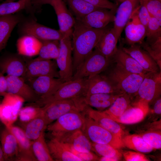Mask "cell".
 <instances>
[{
  "mask_svg": "<svg viewBox=\"0 0 161 161\" xmlns=\"http://www.w3.org/2000/svg\"><path fill=\"white\" fill-rule=\"evenodd\" d=\"M72 36L73 75L81 64L91 53L108 29L89 27L75 18Z\"/></svg>",
  "mask_w": 161,
  "mask_h": 161,
  "instance_id": "1",
  "label": "cell"
},
{
  "mask_svg": "<svg viewBox=\"0 0 161 161\" xmlns=\"http://www.w3.org/2000/svg\"><path fill=\"white\" fill-rule=\"evenodd\" d=\"M146 74L131 73L116 65L105 75L119 91L127 94L131 98L137 95L139 87Z\"/></svg>",
  "mask_w": 161,
  "mask_h": 161,
  "instance_id": "2",
  "label": "cell"
},
{
  "mask_svg": "<svg viewBox=\"0 0 161 161\" xmlns=\"http://www.w3.org/2000/svg\"><path fill=\"white\" fill-rule=\"evenodd\" d=\"M86 104L83 96L56 101L42 107V115L47 126L62 115L72 111L83 112Z\"/></svg>",
  "mask_w": 161,
  "mask_h": 161,
  "instance_id": "3",
  "label": "cell"
},
{
  "mask_svg": "<svg viewBox=\"0 0 161 161\" xmlns=\"http://www.w3.org/2000/svg\"><path fill=\"white\" fill-rule=\"evenodd\" d=\"M82 113L72 111L66 113L48 125L47 129L52 137L55 138L78 130L84 132L86 117Z\"/></svg>",
  "mask_w": 161,
  "mask_h": 161,
  "instance_id": "4",
  "label": "cell"
},
{
  "mask_svg": "<svg viewBox=\"0 0 161 161\" xmlns=\"http://www.w3.org/2000/svg\"><path fill=\"white\" fill-rule=\"evenodd\" d=\"M87 78L72 80L64 82L52 95L39 99L35 105L42 107L57 100L84 96Z\"/></svg>",
  "mask_w": 161,
  "mask_h": 161,
  "instance_id": "5",
  "label": "cell"
},
{
  "mask_svg": "<svg viewBox=\"0 0 161 161\" xmlns=\"http://www.w3.org/2000/svg\"><path fill=\"white\" fill-rule=\"evenodd\" d=\"M84 132L92 142L108 144L118 149L125 147L122 138L103 128L88 116L86 117Z\"/></svg>",
  "mask_w": 161,
  "mask_h": 161,
  "instance_id": "6",
  "label": "cell"
},
{
  "mask_svg": "<svg viewBox=\"0 0 161 161\" xmlns=\"http://www.w3.org/2000/svg\"><path fill=\"white\" fill-rule=\"evenodd\" d=\"M77 69L72 80L88 78L106 71L112 60L103 55L95 48Z\"/></svg>",
  "mask_w": 161,
  "mask_h": 161,
  "instance_id": "7",
  "label": "cell"
},
{
  "mask_svg": "<svg viewBox=\"0 0 161 161\" xmlns=\"http://www.w3.org/2000/svg\"><path fill=\"white\" fill-rule=\"evenodd\" d=\"M26 70L22 78L26 82L37 77L48 76L60 78L58 68L56 61L51 60L25 59Z\"/></svg>",
  "mask_w": 161,
  "mask_h": 161,
  "instance_id": "8",
  "label": "cell"
},
{
  "mask_svg": "<svg viewBox=\"0 0 161 161\" xmlns=\"http://www.w3.org/2000/svg\"><path fill=\"white\" fill-rule=\"evenodd\" d=\"M71 38L66 36L60 41V51L55 60L60 78L65 82L72 80L73 75Z\"/></svg>",
  "mask_w": 161,
  "mask_h": 161,
  "instance_id": "9",
  "label": "cell"
},
{
  "mask_svg": "<svg viewBox=\"0 0 161 161\" xmlns=\"http://www.w3.org/2000/svg\"><path fill=\"white\" fill-rule=\"evenodd\" d=\"M24 100L21 97L7 92L0 103V120L6 127L13 125L18 117Z\"/></svg>",
  "mask_w": 161,
  "mask_h": 161,
  "instance_id": "10",
  "label": "cell"
},
{
  "mask_svg": "<svg viewBox=\"0 0 161 161\" xmlns=\"http://www.w3.org/2000/svg\"><path fill=\"white\" fill-rule=\"evenodd\" d=\"M161 93V73L160 72H149L145 75L137 91L136 96L149 104L154 101Z\"/></svg>",
  "mask_w": 161,
  "mask_h": 161,
  "instance_id": "11",
  "label": "cell"
},
{
  "mask_svg": "<svg viewBox=\"0 0 161 161\" xmlns=\"http://www.w3.org/2000/svg\"><path fill=\"white\" fill-rule=\"evenodd\" d=\"M23 35L32 36L42 41H60L65 36L59 30L52 29L34 21L24 23L21 28Z\"/></svg>",
  "mask_w": 161,
  "mask_h": 161,
  "instance_id": "12",
  "label": "cell"
},
{
  "mask_svg": "<svg viewBox=\"0 0 161 161\" xmlns=\"http://www.w3.org/2000/svg\"><path fill=\"white\" fill-rule=\"evenodd\" d=\"M25 82L34 90L39 99H43L52 95L65 81L61 78L43 76Z\"/></svg>",
  "mask_w": 161,
  "mask_h": 161,
  "instance_id": "13",
  "label": "cell"
},
{
  "mask_svg": "<svg viewBox=\"0 0 161 161\" xmlns=\"http://www.w3.org/2000/svg\"><path fill=\"white\" fill-rule=\"evenodd\" d=\"M7 92L12 93L22 98L25 101L34 103L39 98L32 88L21 77L6 75Z\"/></svg>",
  "mask_w": 161,
  "mask_h": 161,
  "instance_id": "14",
  "label": "cell"
},
{
  "mask_svg": "<svg viewBox=\"0 0 161 161\" xmlns=\"http://www.w3.org/2000/svg\"><path fill=\"white\" fill-rule=\"evenodd\" d=\"M140 0H125L117 8L112 28L119 39L130 17L139 6Z\"/></svg>",
  "mask_w": 161,
  "mask_h": 161,
  "instance_id": "15",
  "label": "cell"
},
{
  "mask_svg": "<svg viewBox=\"0 0 161 161\" xmlns=\"http://www.w3.org/2000/svg\"><path fill=\"white\" fill-rule=\"evenodd\" d=\"M49 4L53 7L57 15L60 31L64 36L72 37L75 19L64 2L62 0H54Z\"/></svg>",
  "mask_w": 161,
  "mask_h": 161,
  "instance_id": "16",
  "label": "cell"
},
{
  "mask_svg": "<svg viewBox=\"0 0 161 161\" xmlns=\"http://www.w3.org/2000/svg\"><path fill=\"white\" fill-rule=\"evenodd\" d=\"M149 111V103L139 99L130 106L119 117L114 120L122 124H130L139 123L142 120Z\"/></svg>",
  "mask_w": 161,
  "mask_h": 161,
  "instance_id": "17",
  "label": "cell"
},
{
  "mask_svg": "<svg viewBox=\"0 0 161 161\" xmlns=\"http://www.w3.org/2000/svg\"><path fill=\"white\" fill-rule=\"evenodd\" d=\"M139 6L132 13L124 27L125 40L130 45L140 44L146 36V28L140 22L138 16Z\"/></svg>",
  "mask_w": 161,
  "mask_h": 161,
  "instance_id": "18",
  "label": "cell"
},
{
  "mask_svg": "<svg viewBox=\"0 0 161 161\" xmlns=\"http://www.w3.org/2000/svg\"><path fill=\"white\" fill-rule=\"evenodd\" d=\"M122 93L106 75L99 74L87 78L84 96L98 93Z\"/></svg>",
  "mask_w": 161,
  "mask_h": 161,
  "instance_id": "19",
  "label": "cell"
},
{
  "mask_svg": "<svg viewBox=\"0 0 161 161\" xmlns=\"http://www.w3.org/2000/svg\"><path fill=\"white\" fill-rule=\"evenodd\" d=\"M25 59L19 54H9L0 58V72L7 75L23 78L26 70Z\"/></svg>",
  "mask_w": 161,
  "mask_h": 161,
  "instance_id": "20",
  "label": "cell"
},
{
  "mask_svg": "<svg viewBox=\"0 0 161 161\" xmlns=\"http://www.w3.org/2000/svg\"><path fill=\"white\" fill-rule=\"evenodd\" d=\"M6 128L14 134L17 141L18 153L16 160L37 161L32 149V140L27 137L23 129L13 125Z\"/></svg>",
  "mask_w": 161,
  "mask_h": 161,
  "instance_id": "21",
  "label": "cell"
},
{
  "mask_svg": "<svg viewBox=\"0 0 161 161\" xmlns=\"http://www.w3.org/2000/svg\"><path fill=\"white\" fill-rule=\"evenodd\" d=\"M116 11L100 8L92 12L82 19L78 20L90 27L103 29L106 27L110 23L114 22Z\"/></svg>",
  "mask_w": 161,
  "mask_h": 161,
  "instance_id": "22",
  "label": "cell"
},
{
  "mask_svg": "<svg viewBox=\"0 0 161 161\" xmlns=\"http://www.w3.org/2000/svg\"><path fill=\"white\" fill-rule=\"evenodd\" d=\"M84 112L88 116L113 134L122 139L124 136L125 131L122 126L103 111L93 109L86 105Z\"/></svg>",
  "mask_w": 161,
  "mask_h": 161,
  "instance_id": "23",
  "label": "cell"
},
{
  "mask_svg": "<svg viewBox=\"0 0 161 161\" xmlns=\"http://www.w3.org/2000/svg\"><path fill=\"white\" fill-rule=\"evenodd\" d=\"M122 48L125 52L135 59L147 72H158L160 68L156 62L140 46L134 44L131 45L129 47Z\"/></svg>",
  "mask_w": 161,
  "mask_h": 161,
  "instance_id": "24",
  "label": "cell"
},
{
  "mask_svg": "<svg viewBox=\"0 0 161 161\" xmlns=\"http://www.w3.org/2000/svg\"><path fill=\"white\" fill-rule=\"evenodd\" d=\"M56 138L62 143L70 145L76 151L82 152L93 151L91 142L82 130H78Z\"/></svg>",
  "mask_w": 161,
  "mask_h": 161,
  "instance_id": "25",
  "label": "cell"
},
{
  "mask_svg": "<svg viewBox=\"0 0 161 161\" xmlns=\"http://www.w3.org/2000/svg\"><path fill=\"white\" fill-rule=\"evenodd\" d=\"M112 59L116 66L127 72L138 74H145L148 72L135 59L125 52L122 47L117 48Z\"/></svg>",
  "mask_w": 161,
  "mask_h": 161,
  "instance_id": "26",
  "label": "cell"
},
{
  "mask_svg": "<svg viewBox=\"0 0 161 161\" xmlns=\"http://www.w3.org/2000/svg\"><path fill=\"white\" fill-rule=\"evenodd\" d=\"M42 45L41 41L27 35H23L19 38L16 44L18 54L29 57L38 55Z\"/></svg>",
  "mask_w": 161,
  "mask_h": 161,
  "instance_id": "27",
  "label": "cell"
},
{
  "mask_svg": "<svg viewBox=\"0 0 161 161\" xmlns=\"http://www.w3.org/2000/svg\"><path fill=\"white\" fill-rule=\"evenodd\" d=\"M123 93L95 94L83 96V100L86 105L97 110L103 111L109 107Z\"/></svg>",
  "mask_w": 161,
  "mask_h": 161,
  "instance_id": "28",
  "label": "cell"
},
{
  "mask_svg": "<svg viewBox=\"0 0 161 161\" xmlns=\"http://www.w3.org/2000/svg\"><path fill=\"white\" fill-rule=\"evenodd\" d=\"M50 154L57 161H82L68 150L57 138L52 137L47 143Z\"/></svg>",
  "mask_w": 161,
  "mask_h": 161,
  "instance_id": "29",
  "label": "cell"
},
{
  "mask_svg": "<svg viewBox=\"0 0 161 161\" xmlns=\"http://www.w3.org/2000/svg\"><path fill=\"white\" fill-rule=\"evenodd\" d=\"M118 40L113 28L108 29L95 48L106 57L112 60L117 49Z\"/></svg>",
  "mask_w": 161,
  "mask_h": 161,
  "instance_id": "30",
  "label": "cell"
},
{
  "mask_svg": "<svg viewBox=\"0 0 161 161\" xmlns=\"http://www.w3.org/2000/svg\"><path fill=\"white\" fill-rule=\"evenodd\" d=\"M1 142L4 160H15L18 153V144L14 134L7 128L1 135Z\"/></svg>",
  "mask_w": 161,
  "mask_h": 161,
  "instance_id": "31",
  "label": "cell"
},
{
  "mask_svg": "<svg viewBox=\"0 0 161 161\" xmlns=\"http://www.w3.org/2000/svg\"><path fill=\"white\" fill-rule=\"evenodd\" d=\"M20 20L18 16L13 14L0 17V51L6 46L12 32Z\"/></svg>",
  "mask_w": 161,
  "mask_h": 161,
  "instance_id": "32",
  "label": "cell"
},
{
  "mask_svg": "<svg viewBox=\"0 0 161 161\" xmlns=\"http://www.w3.org/2000/svg\"><path fill=\"white\" fill-rule=\"evenodd\" d=\"M42 114L38 117L24 124L23 130L27 137L31 140L38 138L44 133L47 129V125Z\"/></svg>",
  "mask_w": 161,
  "mask_h": 161,
  "instance_id": "33",
  "label": "cell"
},
{
  "mask_svg": "<svg viewBox=\"0 0 161 161\" xmlns=\"http://www.w3.org/2000/svg\"><path fill=\"white\" fill-rule=\"evenodd\" d=\"M131 98L123 93L119 96L107 109L103 111L113 120L120 117L130 106Z\"/></svg>",
  "mask_w": 161,
  "mask_h": 161,
  "instance_id": "34",
  "label": "cell"
},
{
  "mask_svg": "<svg viewBox=\"0 0 161 161\" xmlns=\"http://www.w3.org/2000/svg\"><path fill=\"white\" fill-rule=\"evenodd\" d=\"M122 141L125 147L142 153H149L154 149L139 134H129L123 136Z\"/></svg>",
  "mask_w": 161,
  "mask_h": 161,
  "instance_id": "35",
  "label": "cell"
},
{
  "mask_svg": "<svg viewBox=\"0 0 161 161\" xmlns=\"http://www.w3.org/2000/svg\"><path fill=\"white\" fill-rule=\"evenodd\" d=\"M32 148L37 161H54L49 152L44 138V133L37 139L32 140Z\"/></svg>",
  "mask_w": 161,
  "mask_h": 161,
  "instance_id": "36",
  "label": "cell"
},
{
  "mask_svg": "<svg viewBox=\"0 0 161 161\" xmlns=\"http://www.w3.org/2000/svg\"><path fill=\"white\" fill-rule=\"evenodd\" d=\"M42 45L38 56V60H56L60 51V41L52 40L42 41Z\"/></svg>",
  "mask_w": 161,
  "mask_h": 161,
  "instance_id": "37",
  "label": "cell"
},
{
  "mask_svg": "<svg viewBox=\"0 0 161 161\" xmlns=\"http://www.w3.org/2000/svg\"><path fill=\"white\" fill-rule=\"evenodd\" d=\"M70 9L76 16L80 20L92 12L99 8L84 0H66Z\"/></svg>",
  "mask_w": 161,
  "mask_h": 161,
  "instance_id": "38",
  "label": "cell"
},
{
  "mask_svg": "<svg viewBox=\"0 0 161 161\" xmlns=\"http://www.w3.org/2000/svg\"><path fill=\"white\" fill-rule=\"evenodd\" d=\"M146 40L145 42L148 44L161 40V23L151 16L146 27Z\"/></svg>",
  "mask_w": 161,
  "mask_h": 161,
  "instance_id": "39",
  "label": "cell"
},
{
  "mask_svg": "<svg viewBox=\"0 0 161 161\" xmlns=\"http://www.w3.org/2000/svg\"><path fill=\"white\" fill-rule=\"evenodd\" d=\"M30 0L7 1L0 4V17L13 14L24 9Z\"/></svg>",
  "mask_w": 161,
  "mask_h": 161,
  "instance_id": "40",
  "label": "cell"
},
{
  "mask_svg": "<svg viewBox=\"0 0 161 161\" xmlns=\"http://www.w3.org/2000/svg\"><path fill=\"white\" fill-rule=\"evenodd\" d=\"M42 112V107L35 105L27 106L21 109L18 117L20 121L25 124L41 115Z\"/></svg>",
  "mask_w": 161,
  "mask_h": 161,
  "instance_id": "41",
  "label": "cell"
},
{
  "mask_svg": "<svg viewBox=\"0 0 161 161\" xmlns=\"http://www.w3.org/2000/svg\"><path fill=\"white\" fill-rule=\"evenodd\" d=\"M93 151L100 156L106 157H114L121 158L122 154L120 151L108 144L91 142Z\"/></svg>",
  "mask_w": 161,
  "mask_h": 161,
  "instance_id": "42",
  "label": "cell"
},
{
  "mask_svg": "<svg viewBox=\"0 0 161 161\" xmlns=\"http://www.w3.org/2000/svg\"><path fill=\"white\" fill-rule=\"evenodd\" d=\"M140 135L144 141L154 149H161L160 131H149Z\"/></svg>",
  "mask_w": 161,
  "mask_h": 161,
  "instance_id": "43",
  "label": "cell"
},
{
  "mask_svg": "<svg viewBox=\"0 0 161 161\" xmlns=\"http://www.w3.org/2000/svg\"><path fill=\"white\" fill-rule=\"evenodd\" d=\"M150 15L161 23V0H140Z\"/></svg>",
  "mask_w": 161,
  "mask_h": 161,
  "instance_id": "44",
  "label": "cell"
},
{
  "mask_svg": "<svg viewBox=\"0 0 161 161\" xmlns=\"http://www.w3.org/2000/svg\"><path fill=\"white\" fill-rule=\"evenodd\" d=\"M62 143L68 150L80 158L82 161H99L100 158L92 151L89 152L79 151L75 150L70 145L66 143Z\"/></svg>",
  "mask_w": 161,
  "mask_h": 161,
  "instance_id": "45",
  "label": "cell"
},
{
  "mask_svg": "<svg viewBox=\"0 0 161 161\" xmlns=\"http://www.w3.org/2000/svg\"><path fill=\"white\" fill-rule=\"evenodd\" d=\"M126 161H148L149 160L143 154L131 151H120Z\"/></svg>",
  "mask_w": 161,
  "mask_h": 161,
  "instance_id": "46",
  "label": "cell"
},
{
  "mask_svg": "<svg viewBox=\"0 0 161 161\" xmlns=\"http://www.w3.org/2000/svg\"><path fill=\"white\" fill-rule=\"evenodd\" d=\"M97 7L116 11L117 5L109 0H84Z\"/></svg>",
  "mask_w": 161,
  "mask_h": 161,
  "instance_id": "47",
  "label": "cell"
},
{
  "mask_svg": "<svg viewBox=\"0 0 161 161\" xmlns=\"http://www.w3.org/2000/svg\"><path fill=\"white\" fill-rule=\"evenodd\" d=\"M137 15L140 22L146 28L151 18V15L145 5L140 1L137 11Z\"/></svg>",
  "mask_w": 161,
  "mask_h": 161,
  "instance_id": "48",
  "label": "cell"
},
{
  "mask_svg": "<svg viewBox=\"0 0 161 161\" xmlns=\"http://www.w3.org/2000/svg\"><path fill=\"white\" fill-rule=\"evenodd\" d=\"M7 83L5 76L0 72V96H4L7 93Z\"/></svg>",
  "mask_w": 161,
  "mask_h": 161,
  "instance_id": "49",
  "label": "cell"
},
{
  "mask_svg": "<svg viewBox=\"0 0 161 161\" xmlns=\"http://www.w3.org/2000/svg\"><path fill=\"white\" fill-rule=\"evenodd\" d=\"M155 102L154 105L153 111L154 112L159 114H161V99L159 97L154 101Z\"/></svg>",
  "mask_w": 161,
  "mask_h": 161,
  "instance_id": "50",
  "label": "cell"
},
{
  "mask_svg": "<svg viewBox=\"0 0 161 161\" xmlns=\"http://www.w3.org/2000/svg\"><path fill=\"white\" fill-rule=\"evenodd\" d=\"M54 0H33L32 3L35 6H39L45 4H49Z\"/></svg>",
  "mask_w": 161,
  "mask_h": 161,
  "instance_id": "51",
  "label": "cell"
},
{
  "mask_svg": "<svg viewBox=\"0 0 161 161\" xmlns=\"http://www.w3.org/2000/svg\"><path fill=\"white\" fill-rule=\"evenodd\" d=\"M121 158L117 157H101L100 158L99 161H119L121 160Z\"/></svg>",
  "mask_w": 161,
  "mask_h": 161,
  "instance_id": "52",
  "label": "cell"
},
{
  "mask_svg": "<svg viewBox=\"0 0 161 161\" xmlns=\"http://www.w3.org/2000/svg\"><path fill=\"white\" fill-rule=\"evenodd\" d=\"M4 160V154L2 148L0 147V161Z\"/></svg>",
  "mask_w": 161,
  "mask_h": 161,
  "instance_id": "53",
  "label": "cell"
},
{
  "mask_svg": "<svg viewBox=\"0 0 161 161\" xmlns=\"http://www.w3.org/2000/svg\"><path fill=\"white\" fill-rule=\"evenodd\" d=\"M120 3H121L123 1H124L125 0H117Z\"/></svg>",
  "mask_w": 161,
  "mask_h": 161,
  "instance_id": "54",
  "label": "cell"
},
{
  "mask_svg": "<svg viewBox=\"0 0 161 161\" xmlns=\"http://www.w3.org/2000/svg\"></svg>",
  "mask_w": 161,
  "mask_h": 161,
  "instance_id": "55",
  "label": "cell"
}]
</instances>
